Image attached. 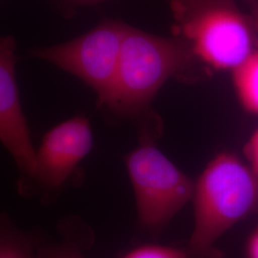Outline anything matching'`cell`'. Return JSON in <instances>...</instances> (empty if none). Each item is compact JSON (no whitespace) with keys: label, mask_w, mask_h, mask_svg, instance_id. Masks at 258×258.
Instances as JSON below:
<instances>
[{"label":"cell","mask_w":258,"mask_h":258,"mask_svg":"<svg viewBox=\"0 0 258 258\" xmlns=\"http://www.w3.org/2000/svg\"><path fill=\"white\" fill-rule=\"evenodd\" d=\"M143 229L157 234L192 199L194 181L156 147V141L140 140L124 158Z\"/></svg>","instance_id":"277c9868"},{"label":"cell","mask_w":258,"mask_h":258,"mask_svg":"<svg viewBox=\"0 0 258 258\" xmlns=\"http://www.w3.org/2000/svg\"><path fill=\"white\" fill-rule=\"evenodd\" d=\"M122 258H187L185 249L147 245L131 250Z\"/></svg>","instance_id":"30bf717a"},{"label":"cell","mask_w":258,"mask_h":258,"mask_svg":"<svg viewBox=\"0 0 258 258\" xmlns=\"http://www.w3.org/2000/svg\"><path fill=\"white\" fill-rule=\"evenodd\" d=\"M16 48L13 36L0 40V140L29 182L35 173L37 150L20 102L16 78Z\"/></svg>","instance_id":"52a82bcc"},{"label":"cell","mask_w":258,"mask_h":258,"mask_svg":"<svg viewBox=\"0 0 258 258\" xmlns=\"http://www.w3.org/2000/svg\"><path fill=\"white\" fill-rule=\"evenodd\" d=\"M232 71L240 101L248 110L258 113V51Z\"/></svg>","instance_id":"ba28073f"},{"label":"cell","mask_w":258,"mask_h":258,"mask_svg":"<svg viewBox=\"0 0 258 258\" xmlns=\"http://www.w3.org/2000/svg\"><path fill=\"white\" fill-rule=\"evenodd\" d=\"M174 36L184 38L204 65L234 70L255 49L258 33L235 0H166Z\"/></svg>","instance_id":"3957f363"},{"label":"cell","mask_w":258,"mask_h":258,"mask_svg":"<svg viewBox=\"0 0 258 258\" xmlns=\"http://www.w3.org/2000/svg\"><path fill=\"white\" fill-rule=\"evenodd\" d=\"M127 23L106 19L80 37L63 43L30 50L42 59L73 75L89 86L102 107L110 95L118 70Z\"/></svg>","instance_id":"5b68a950"},{"label":"cell","mask_w":258,"mask_h":258,"mask_svg":"<svg viewBox=\"0 0 258 258\" xmlns=\"http://www.w3.org/2000/svg\"><path fill=\"white\" fill-rule=\"evenodd\" d=\"M194 228L187 258H223L215 243L224 232L258 212V175L232 153L218 154L194 185Z\"/></svg>","instance_id":"7a4b0ae2"},{"label":"cell","mask_w":258,"mask_h":258,"mask_svg":"<svg viewBox=\"0 0 258 258\" xmlns=\"http://www.w3.org/2000/svg\"><path fill=\"white\" fill-rule=\"evenodd\" d=\"M92 147V129L86 117L77 116L55 125L37 150L35 173L29 182L48 198L62 187Z\"/></svg>","instance_id":"8992f818"},{"label":"cell","mask_w":258,"mask_h":258,"mask_svg":"<svg viewBox=\"0 0 258 258\" xmlns=\"http://www.w3.org/2000/svg\"><path fill=\"white\" fill-rule=\"evenodd\" d=\"M36 258H85L80 247L73 243L63 242L37 249Z\"/></svg>","instance_id":"8fae6325"},{"label":"cell","mask_w":258,"mask_h":258,"mask_svg":"<svg viewBox=\"0 0 258 258\" xmlns=\"http://www.w3.org/2000/svg\"><path fill=\"white\" fill-rule=\"evenodd\" d=\"M35 240L7 218L1 220L0 258H36Z\"/></svg>","instance_id":"9c48e42d"},{"label":"cell","mask_w":258,"mask_h":258,"mask_svg":"<svg viewBox=\"0 0 258 258\" xmlns=\"http://www.w3.org/2000/svg\"><path fill=\"white\" fill-rule=\"evenodd\" d=\"M245 153L251 169L258 175V129L248 142L245 148Z\"/></svg>","instance_id":"4fadbf2b"},{"label":"cell","mask_w":258,"mask_h":258,"mask_svg":"<svg viewBox=\"0 0 258 258\" xmlns=\"http://www.w3.org/2000/svg\"><path fill=\"white\" fill-rule=\"evenodd\" d=\"M201 65L184 38L158 36L127 24L116 79L102 108L132 120L139 140L157 141L162 121L151 107L152 100L170 79L195 81Z\"/></svg>","instance_id":"6da1fadb"},{"label":"cell","mask_w":258,"mask_h":258,"mask_svg":"<svg viewBox=\"0 0 258 258\" xmlns=\"http://www.w3.org/2000/svg\"><path fill=\"white\" fill-rule=\"evenodd\" d=\"M247 252L248 257L258 258V226L249 237Z\"/></svg>","instance_id":"5bb4252c"},{"label":"cell","mask_w":258,"mask_h":258,"mask_svg":"<svg viewBox=\"0 0 258 258\" xmlns=\"http://www.w3.org/2000/svg\"><path fill=\"white\" fill-rule=\"evenodd\" d=\"M57 10L65 18H72L78 10L88 6H94L105 2L107 0H50Z\"/></svg>","instance_id":"7c38bea8"},{"label":"cell","mask_w":258,"mask_h":258,"mask_svg":"<svg viewBox=\"0 0 258 258\" xmlns=\"http://www.w3.org/2000/svg\"><path fill=\"white\" fill-rule=\"evenodd\" d=\"M258 33V0H245Z\"/></svg>","instance_id":"9a60e30c"}]
</instances>
